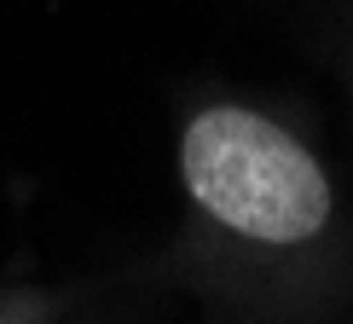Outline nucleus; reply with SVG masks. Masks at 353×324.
I'll return each mask as SVG.
<instances>
[{"label": "nucleus", "mask_w": 353, "mask_h": 324, "mask_svg": "<svg viewBox=\"0 0 353 324\" xmlns=\"http://www.w3.org/2000/svg\"><path fill=\"white\" fill-rule=\"evenodd\" d=\"M185 191L209 220L255 243H307L330 220V180L296 134L261 110L209 105L180 139Z\"/></svg>", "instance_id": "f257e3e1"}]
</instances>
